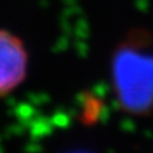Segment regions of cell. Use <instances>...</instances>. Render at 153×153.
<instances>
[{"mask_svg":"<svg viewBox=\"0 0 153 153\" xmlns=\"http://www.w3.org/2000/svg\"><path fill=\"white\" fill-rule=\"evenodd\" d=\"M111 79L117 101L132 114H146L153 109V51L128 42L111 59Z\"/></svg>","mask_w":153,"mask_h":153,"instance_id":"6da1fadb","label":"cell"},{"mask_svg":"<svg viewBox=\"0 0 153 153\" xmlns=\"http://www.w3.org/2000/svg\"><path fill=\"white\" fill-rule=\"evenodd\" d=\"M28 54L23 40L0 28V97L10 94L24 81Z\"/></svg>","mask_w":153,"mask_h":153,"instance_id":"7a4b0ae2","label":"cell"}]
</instances>
